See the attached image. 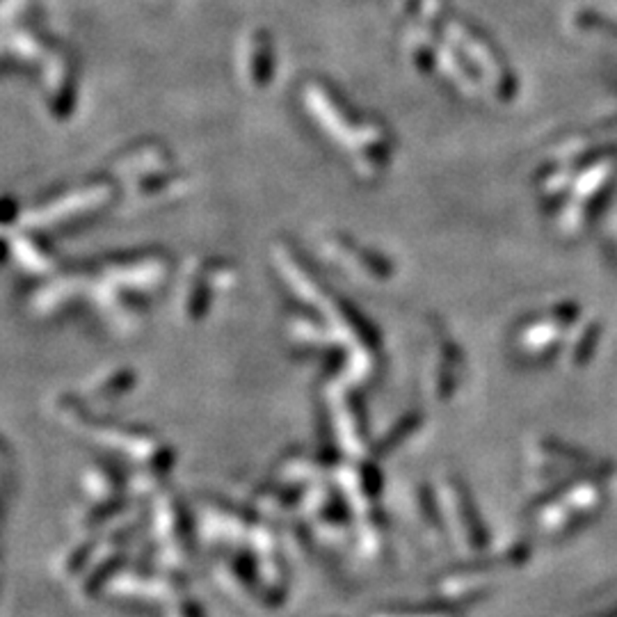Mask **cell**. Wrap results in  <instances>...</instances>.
I'll list each match as a JSON object with an SVG mask.
<instances>
[{
  "label": "cell",
  "mask_w": 617,
  "mask_h": 617,
  "mask_svg": "<svg viewBox=\"0 0 617 617\" xmlns=\"http://www.w3.org/2000/svg\"><path fill=\"white\" fill-rule=\"evenodd\" d=\"M252 83L263 87V85L270 83V74H272V42L268 37V33L258 30L254 35L252 42Z\"/></svg>",
  "instance_id": "1"
}]
</instances>
